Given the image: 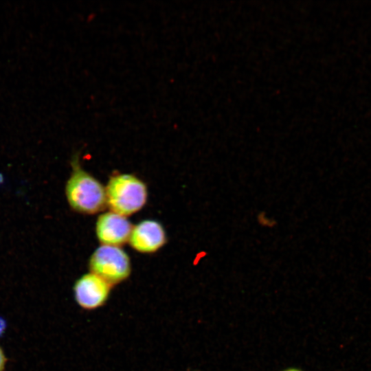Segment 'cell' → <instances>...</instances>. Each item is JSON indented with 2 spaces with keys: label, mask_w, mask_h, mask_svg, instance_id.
Segmentation results:
<instances>
[{
  "label": "cell",
  "mask_w": 371,
  "mask_h": 371,
  "mask_svg": "<svg viewBox=\"0 0 371 371\" xmlns=\"http://www.w3.org/2000/svg\"><path fill=\"white\" fill-rule=\"evenodd\" d=\"M78 157L72 162V172L65 186V194L71 208L79 213L93 214L106 205L103 185L80 166Z\"/></svg>",
  "instance_id": "cell-1"
},
{
  "label": "cell",
  "mask_w": 371,
  "mask_h": 371,
  "mask_svg": "<svg viewBox=\"0 0 371 371\" xmlns=\"http://www.w3.org/2000/svg\"><path fill=\"white\" fill-rule=\"evenodd\" d=\"M106 205L111 211L124 216L140 210L147 200L144 181L131 174L111 177L105 188Z\"/></svg>",
  "instance_id": "cell-2"
},
{
  "label": "cell",
  "mask_w": 371,
  "mask_h": 371,
  "mask_svg": "<svg viewBox=\"0 0 371 371\" xmlns=\"http://www.w3.org/2000/svg\"><path fill=\"white\" fill-rule=\"evenodd\" d=\"M89 267L91 273L111 286L125 281L131 272L128 254L116 246L102 245L98 247L90 257Z\"/></svg>",
  "instance_id": "cell-3"
},
{
  "label": "cell",
  "mask_w": 371,
  "mask_h": 371,
  "mask_svg": "<svg viewBox=\"0 0 371 371\" xmlns=\"http://www.w3.org/2000/svg\"><path fill=\"white\" fill-rule=\"evenodd\" d=\"M111 287L98 276L91 272L85 273L74 283L73 288L74 299L82 309L93 311L106 304Z\"/></svg>",
  "instance_id": "cell-4"
},
{
  "label": "cell",
  "mask_w": 371,
  "mask_h": 371,
  "mask_svg": "<svg viewBox=\"0 0 371 371\" xmlns=\"http://www.w3.org/2000/svg\"><path fill=\"white\" fill-rule=\"evenodd\" d=\"M133 227L126 216L109 211L98 216L95 232L102 245L120 247L128 241Z\"/></svg>",
  "instance_id": "cell-5"
},
{
  "label": "cell",
  "mask_w": 371,
  "mask_h": 371,
  "mask_svg": "<svg viewBox=\"0 0 371 371\" xmlns=\"http://www.w3.org/2000/svg\"><path fill=\"white\" fill-rule=\"evenodd\" d=\"M128 242L139 252L154 253L166 243V232L157 221L144 220L133 227Z\"/></svg>",
  "instance_id": "cell-6"
},
{
  "label": "cell",
  "mask_w": 371,
  "mask_h": 371,
  "mask_svg": "<svg viewBox=\"0 0 371 371\" xmlns=\"http://www.w3.org/2000/svg\"><path fill=\"white\" fill-rule=\"evenodd\" d=\"M256 220L258 224L264 227L271 228L276 225V221L272 217L269 216L265 212L258 213Z\"/></svg>",
  "instance_id": "cell-7"
},
{
  "label": "cell",
  "mask_w": 371,
  "mask_h": 371,
  "mask_svg": "<svg viewBox=\"0 0 371 371\" xmlns=\"http://www.w3.org/2000/svg\"><path fill=\"white\" fill-rule=\"evenodd\" d=\"M7 362L6 357L1 347L0 346V371H4Z\"/></svg>",
  "instance_id": "cell-8"
},
{
  "label": "cell",
  "mask_w": 371,
  "mask_h": 371,
  "mask_svg": "<svg viewBox=\"0 0 371 371\" xmlns=\"http://www.w3.org/2000/svg\"><path fill=\"white\" fill-rule=\"evenodd\" d=\"M5 328V322L0 318V335L3 333Z\"/></svg>",
  "instance_id": "cell-9"
},
{
  "label": "cell",
  "mask_w": 371,
  "mask_h": 371,
  "mask_svg": "<svg viewBox=\"0 0 371 371\" xmlns=\"http://www.w3.org/2000/svg\"><path fill=\"white\" fill-rule=\"evenodd\" d=\"M283 371H302L298 368H288V369H286Z\"/></svg>",
  "instance_id": "cell-10"
}]
</instances>
